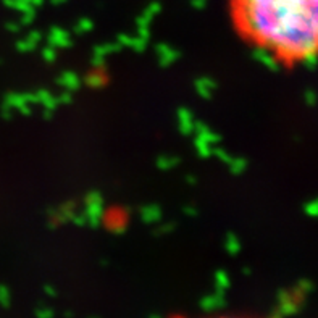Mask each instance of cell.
Listing matches in <instances>:
<instances>
[{
	"label": "cell",
	"mask_w": 318,
	"mask_h": 318,
	"mask_svg": "<svg viewBox=\"0 0 318 318\" xmlns=\"http://www.w3.org/2000/svg\"><path fill=\"white\" fill-rule=\"evenodd\" d=\"M224 8L236 37L275 66L318 62V0H224Z\"/></svg>",
	"instance_id": "1"
},
{
	"label": "cell",
	"mask_w": 318,
	"mask_h": 318,
	"mask_svg": "<svg viewBox=\"0 0 318 318\" xmlns=\"http://www.w3.org/2000/svg\"><path fill=\"white\" fill-rule=\"evenodd\" d=\"M170 318H246V317H238L234 314L231 315H200V317H192V315H171Z\"/></svg>",
	"instance_id": "2"
}]
</instances>
